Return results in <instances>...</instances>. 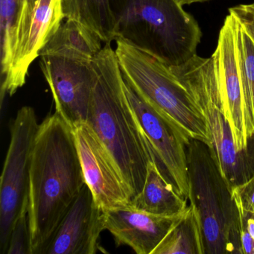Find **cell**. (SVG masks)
Here are the masks:
<instances>
[{
	"label": "cell",
	"mask_w": 254,
	"mask_h": 254,
	"mask_svg": "<svg viewBox=\"0 0 254 254\" xmlns=\"http://www.w3.org/2000/svg\"><path fill=\"white\" fill-rule=\"evenodd\" d=\"M175 1L184 7L186 5H191L193 3H202V2H209L211 0H175Z\"/></svg>",
	"instance_id": "d4e9b609"
},
{
	"label": "cell",
	"mask_w": 254,
	"mask_h": 254,
	"mask_svg": "<svg viewBox=\"0 0 254 254\" xmlns=\"http://www.w3.org/2000/svg\"><path fill=\"white\" fill-rule=\"evenodd\" d=\"M86 184L103 211L130 205L132 194L117 163L87 123L73 128Z\"/></svg>",
	"instance_id": "9c48e42d"
},
{
	"label": "cell",
	"mask_w": 254,
	"mask_h": 254,
	"mask_svg": "<svg viewBox=\"0 0 254 254\" xmlns=\"http://www.w3.org/2000/svg\"><path fill=\"white\" fill-rule=\"evenodd\" d=\"M65 19L62 0H38L24 45L1 84V102L26 84L29 69L41 50L57 33Z\"/></svg>",
	"instance_id": "5bb4252c"
},
{
	"label": "cell",
	"mask_w": 254,
	"mask_h": 254,
	"mask_svg": "<svg viewBox=\"0 0 254 254\" xmlns=\"http://www.w3.org/2000/svg\"><path fill=\"white\" fill-rule=\"evenodd\" d=\"M105 230L104 211L85 184L58 226L44 254H95L103 251L99 239Z\"/></svg>",
	"instance_id": "8fae6325"
},
{
	"label": "cell",
	"mask_w": 254,
	"mask_h": 254,
	"mask_svg": "<svg viewBox=\"0 0 254 254\" xmlns=\"http://www.w3.org/2000/svg\"><path fill=\"white\" fill-rule=\"evenodd\" d=\"M183 197L162 172L157 160L150 162L142 191L131 200L133 207L160 215H177L188 207Z\"/></svg>",
	"instance_id": "2e32d148"
},
{
	"label": "cell",
	"mask_w": 254,
	"mask_h": 254,
	"mask_svg": "<svg viewBox=\"0 0 254 254\" xmlns=\"http://www.w3.org/2000/svg\"><path fill=\"white\" fill-rule=\"evenodd\" d=\"M187 152L189 200L200 221L205 254H242L239 210L210 148L191 139Z\"/></svg>",
	"instance_id": "8992f818"
},
{
	"label": "cell",
	"mask_w": 254,
	"mask_h": 254,
	"mask_svg": "<svg viewBox=\"0 0 254 254\" xmlns=\"http://www.w3.org/2000/svg\"><path fill=\"white\" fill-rule=\"evenodd\" d=\"M126 92L159 166L177 191L189 200L187 145L190 140L126 83Z\"/></svg>",
	"instance_id": "30bf717a"
},
{
	"label": "cell",
	"mask_w": 254,
	"mask_h": 254,
	"mask_svg": "<svg viewBox=\"0 0 254 254\" xmlns=\"http://www.w3.org/2000/svg\"><path fill=\"white\" fill-rule=\"evenodd\" d=\"M85 184L73 128L55 112L40 124L32 151L28 203L32 254H44Z\"/></svg>",
	"instance_id": "6da1fadb"
},
{
	"label": "cell",
	"mask_w": 254,
	"mask_h": 254,
	"mask_svg": "<svg viewBox=\"0 0 254 254\" xmlns=\"http://www.w3.org/2000/svg\"><path fill=\"white\" fill-rule=\"evenodd\" d=\"M229 12L236 15L254 38V14L247 10L243 5L230 8Z\"/></svg>",
	"instance_id": "7402d4cb"
},
{
	"label": "cell",
	"mask_w": 254,
	"mask_h": 254,
	"mask_svg": "<svg viewBox=\"0 0 254 254\" xmlns=\"http://www.w3.org/2000/svg\"><path fill=\"white\" fill-rule=\"evenodd\" d=\"M6 254H32L28 209L22 212L14 223Z\"/></svg>",
	"instance_id": "ffe728a7"
},
{
	"label": "cell",
	"mask_w": 254,
	"mask_h": 254,
	"mask_svg": "<svg viewBox=\"0 0 254 254\" xmlns=\"http://www.w3.org/2000/svg\"><path fill=\"white\" fill-rule=\"evenodd\" d=\"M183 213L155 215L129 205L104 211V225L117 247L126 245L136 254H152Z\"/></svg>",
	"instance_id": "4fadbf2b"
},
{
	"label": "cell",
	"mask_w": 254,
	"mask_h": 254,
	"mask_svg": "<svg viewBox=\"0 0 254 254\" xmlns=\"http://www.w3.org/2000/svg\"><path fill=\"white\" fill-rule=\"evenodd\" d=\"M116 54L125 81L187 139L210 145L206 120L190 92L169 66L121 38Z\"/></svg>",
	"instance_id": "5b68a950"
},
{
	"label": "cell",
	"mask_w": 254,
	"mask_h": 254,
	"mask_svg": "<svg viewBox=\"0 0 254 254\" xmlns=\"http://www.w3.org/2000/svg\"><path fill=\"white\" fill-rule=\"evenodd\" d=\"M235 26L236 17L229 12L220 30L218 44L212 56L215 61L224 113L236 147L239 151H243L248 148L251 138L248 137L245 126Z\"/></svg>",
	"instance_id": "7c38bea8"
},
{
	"label": "cell",
	"mask_w": 254,
	"mask_h": 254,
	"mask_svg": "<svg viewBox=\"0 0 254 254\" xmlns=\"http://www.w3.org/2000/svg\"><path fill=\"white\" fill-rule=\"evenodd\" d=\"M114 41L121 38L169 66L197 55L202 32L175 0H110Z\"/></svg>",
	"instance_id": "3957f363"
},
{
	"label": "cell",
	"mask_w": 254,
	"mask_h": 254,
	"mask_svg": "<svg viewBox=\"0 0 254 254\" xmlns=\"http://www.w3.org/2000/svg\"><path fill=\"white\" fill-rule=\"evenodd\" d=\"M93 69L87 123L112 156L133 199L143 188L150 162L157 158L129 100L111 42L95 56Z\"/></svg>",
	"instance_id": "7a4b0ae2"
},
{
	"label": "cell",
	"mask_w": 254,
	"mask_h": 254,
	"mask_svg": "<svg viewBox=\"0 0 254 254\" xmlns=\"http://www.w3.org/2000/svg\"><path fill=\"white\" fill-rule=\"evenodd\" d=\"M38 0H0L1 72L9 73L16 56L26 42Z\"/></svg>",
	"instance_id": "9a60e30c"
},
{
	"label": "cell",
	"mask_w": 254,
	"mask_h": 254,
	"mask_svg": "<svg viewBox=\"0 0 254 254\" xmlns=\"http://www.w3.org/2000/svg\"><path fill=\"white\" fill-rule=\"evenodd\" d=\"M234 16L238 63L243 92L244 116L247 133L251 139L254 136V38Z\"/></svg>",
	"instance_id": "d6986e66"
},
{
	"label": "cell",
	"mask_w": 254,
	"mask_h": 254,
	"mask_svg": "<svg viewBox=\"0 0 254 254\" xmlns=\"http://www.w3.org/2000/svg\"><path fill=\"white\" fill-rule=\"evenodd\" d=\"M40 124L30 106L22 107L10 125L9 146L0 179V251L6 254L14 223L29 203L32 151Z\"/></svg>",
	"instance_id": "ba28073f"
},
{
	"label": "cell",
	"mask_w": 254,
	"mask_h": 254,
	"mask_svg": "<svg viewBox=\"0 0 254 254\" xmlns=\"http://www.w3.org/2000/svg\"><path fill=\"white\" fill-rule=\"evenodd\" d=\"M176 254H206L200 221L190 203L152 253Z\"/></svg>",
	"instance_id": "ac0fdd59"
},
{
	"label": "cell",
	"mask_w": 254,
	"mask_h": 254,
	"mask_svg": "<svg viewBox=\"0 0 254 254\" xmlns=\"http://www.w3.org/2000/svg\"><path fill=\"white\" fill-rule=\"evenodd\" d=\"M239 213L240 224L246 229L254 239V214H242L239 212Z\"/></svg>",
	"instance_id": "cb8c5ba5"
},
{
	"label": "cell",
	"mask_w": 254,
	"mask_h": 254,
	"mask_svg": "<svg viewBox=\"0 0 254 254\" xmlns=\"http://www.w3.org/2000/svg\"><path fill=\"white\" fill-rule=\"evenodd\" d=\"M240 242L242 254H254V239L242 224H240Z\"/></svg>",
	"instance_id": "603a6c76"
},
{
	"label": "cell",
	"mask_w": 254,
	"mask_h": 254,
	"mask_svg": "<svg viewBox=\"0 0 254 254\" xmlns=\"http://www.w3.org/2000/svg\"><path fill=\"white\" fill-rule=\"evenodd\" d=\"M187 89L204 116L210 136L209 148L230 190L254 174V136L239 151L224 113L213 57L197 55L178 66H169Z\"/></svg>",
	"instance_id": "52a82bcc"
},
{
	"label": "cell",
	"mask_w": 254,
	"mask_h": 254,
	"mask_svg": "<svg viewBox=\"0 0 254 254\" xmlns=\"http://www.w3.org/2000/svg\"><path fill=\"white\" fill-rule=\"evenodd\" d=\"M238 210L242 214H254V174L231 190Z\"/></svg>",
	"instance_id": "44dd1931"
},
{
	"label": "cell",
	"mask_w": 254,
	"mask_h": 254,
	"mask_svg": "<svg viewBox=\"0 0 254 254\" xmlns=\"http://www.w3.org/2000/svg\"><path fill=\"white\" fill-rule=\"evenodd\" d=\"M65 19L96 35L103 44L114 41L110 0H62Z\"/></svg>",
	"instance_id": "e0dca14e"
},
{
	"label": "cell",
	"mask_w": 254,
	"mask_h": 254,
	"mask_svg": "<svg viewBox=\"0 0 254 254\" xmlns=\"http://www.w3.org/2000/svg\"><path fill=\"white\" fill-rule=\"evenodd\" d=\"M244 7L246 8L248 11L252 12L253 14H254V2L253 3L249 4V5H243Z\"/></svg>",
	"instance_id": "484cf974"
},
{
	"label": "cell",
	"mask_w": 254,
	"mask_h": 254,
	"mask_svg": "<svg viewBox=\"0 0 254 254\" xmlns=\"http://www.w3.org/2000/svg\"><path fill=\"white\" fill-rule=\"evenodd\" d=\"M103 45L96 35L66 20L40 53V66L56 112L72 128L87 122L94 84L93 59Z\"/></svg>",
	"instance_id": "277c9868"
}]
</instances>
